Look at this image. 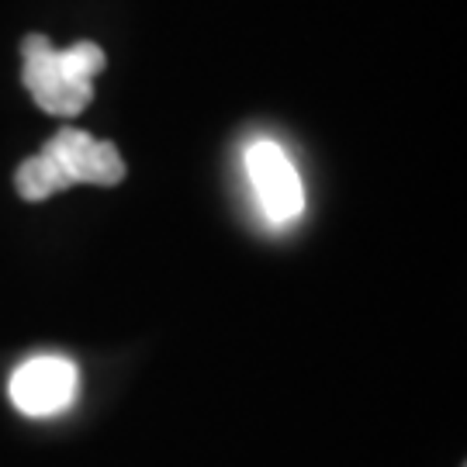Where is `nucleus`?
Instances as JSON below:
<instances>
[{
    "mask_svg": "<svg viewBox=\"0 0 467 467\" xmlns=\"http://www.w3.org/2000/svg\"><path fill=\"white\" fill-rule=\"evenodd\" d=\"M59 170L67 173L69 184H100L111 187L125 181V160L115 150V142H100L80 129H63L42 146Z\"/></svg>",
    "mask_w": 467,
    "mask_h": 467,
    "instance_id": "20e7f679",
    "label": "nucleus"
},
{
    "mask_svg": "<svg viewBox=\"0 0 467 467\" xmlns=\"http://www.w3.org/2000/svg\"><path fill=\"white\" fill-rule=\"evenodd\" d=\"M21 56H25V87L38 108H46L49 115L69 118L80 115L90 98H94V84H80L67 77V69L59 63V49L52 46L46 35H28L25 46H21Z\"/></svg>",
    "mask_w": 467,
    "mask_h": 467,
    "instance_id": "f03ea898",
    "label": "nucleus"
},
{
    "mask_svg": "<svg viewBox=\"0 0 467 467\" xmlns=\"http://www.w3.org/2000/svg\"><path fill=\"white\" fill-rule=\"evenodd\" d=\"M77 364L56 353H42L25 360L7 381V395L21 416L28 419H52L67 412L77 399Z\"/></svg>",
    "mask_w": 467,
    "mask_h": 467,
    "instance_id": "f257e3e1",
    "label": "nucleus"
},
{
    "mask_svg": "<svg viewBox=\"0 0 467 467\" xmlns=\"http://www.w3.org/2000/svg\"><path fill=\"white\" fill-rule=\"evenodd\" d=\"M15 184H17V194H21L25 201H46L49 194H56V191L73 187L67 181V173L59 170V163H56L46 150L38 152V156H32V160H25V163L17 167Z\"/></svg>",
    "mask_w": 467,
    "mask_h": 467,
    "instance_id": "39448f33",
    "label": "nucleus"
},
{
    "mask_svg": "<svg viewBox=\"0 0 467 467\" xmlns=\"http://www.w3.org/2000/svg\"><path fill=\"white\" fill-rule=\"evenodd\" d=\"M59 63L67 69V77L80 80V84H94V77L104 69L108 56H104V49L94 46V42H77V46H69V49H59Z\"/></svg>",
    "mask_w": 467,
    "mask_h": 467,
    "instance_id": "423d86ee",
    "label": "nucleus"
},
{
    "mask_svg": "<svg viewBox=\"0 0 467 467\" xmlns=\"http://www.w3.org/2000/svg\"><path fill=\"white\" fill-rule=\"evenodd\" d=\"M246 173H250L253 194L260 212L274 222H295L305 208V187L291 156L277 146V142H253L246 150Z\"/></svg>",
    "mask_w": 467,
    "mask_h": 467,
    "instance_id": "7ed1b4c3",
    "label": "nucleus"
}]
</instances>
